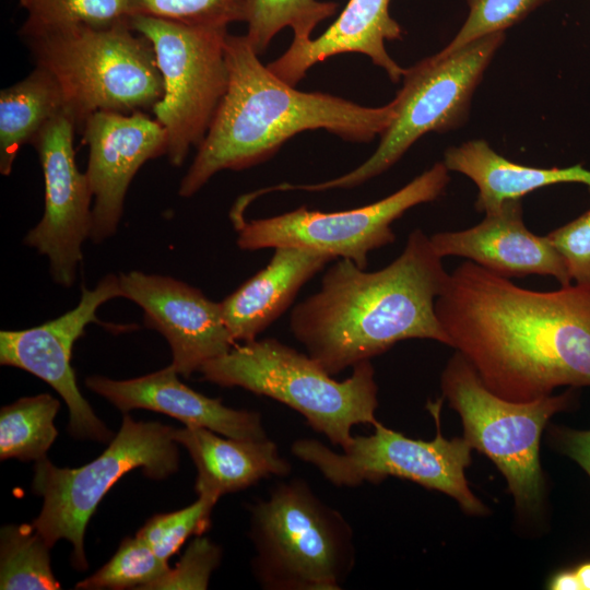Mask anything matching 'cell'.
<instances>
[{
  "mask_svg": "<svg viewBox=\"0 0 590 590\" xmlns=\"http://www.w3.org/2000/svg\"><path fill=\"white\" fill-rule=\"evenodd\" d=\"M551 590H578V582L574 568L563 569L554 574L548 582Z\"/></svg>",
  "mask_w": 590,
  "mask_h": 590,
  "instance_id": "e575fe53",
  "label": "cell"
},
{
  "mask_svg": "<svg viewBox=\"0 0 590 590\" xmlns=\"http://www.w3.org/2000/svg\"><path fill=\"white\" fill-rule=\"evenodd\" d=\"M169 366L152 374L127 380L90 376L85 384L121 412L145 409L169 415L185 424L211 429L237 439L268 438L261 415L255 411L236 410L209 398L182 384Z\"/></svg>",
  "mask_w": 590,
  "mask_h": 590,
  "instance_id": "ac0fdd59",
  "label": "cell"
},
{
  "mask_svg": "<svg viewBox=\"0 0 590 590\" xmlns=\"http://www.w3.org/2000/svg\"><path fill=\"white\" fill-rule=\"evenodd\" d=\"M82 135L88 146L85 174L94 200L90 238L99 244L116 233L128 188L140 167L167 153L168 135L143 110L96 111L83 122Z\"/></svg>",
  "mask_w": 590,
  "mask_h": 590,
  "instance_id": "9a60e30c",
  "label": "cell"
},
{
  "mask_svg": "<svg viewBox=\"0 0 590 590\" xmlns=\"http://www.w3.org/2000/svg\"><path fill=\"white\" fill-rule=\"evenodd\" d=\"M0 589L55 590L49 548L33 524H7L0 534Z\"/></svg>",
  "mask_w": 590,
  "mask_h": 590,
  "instance_id": "484cf974",
  "label": "cell"
},
{
  "mask_svg": "<svg viewBox=\"0 0 590 590\" xmlns=\"http://www.w3.org/2000/svg\"><path fill=\"white\" fill-rule=\"evenodd\" d=\"M449 179L448 168L438 162L392 194L361 208L322 212L299 206L249 222L241 216L232 220L238 233L236 244L247 251L307 248L366 269L370 251L394 241L392 223L413 206L439 198Z\"/></svg>",
  "mask_w": 590,
  "mask_h": 590,
  "instance_id": "7c38bea8",
  "label": "cell"
},
{
  "mask_svg": "<svg viewBox=\"0 0 590 590\" xmlns=\"http://www.w3.org/2000/svg\"><path fill=\"white\" fill-rule=\"evenodd\" d=\"M552 434L559 450L576 461L590 476V430L554 427Z\"/></svg>",
  "mask_w": 590,
  "mask_h": 590,
  "instance_id": "836d02e7",
  "label": "cell"
},
{
  "mask_svg": "<svg viewBox=\"0 0 590 590\" xmlns=\"http://www.w3.org/2000/svg\"><path fill=\"white\" fill-rule=\"evenodd\" d=\"M441 390L461 417L463 438L495 463L516 506L522 511L540 507L544 489L541 435L548 420L567 408L569 393L527 402L504 399L482 382L458 352L441 374Z\"/></svg>",
  "mask_w": 590,
  "mask_h": 590,
  "instance_id": "9c48e42d",
  "label": "cell"
},
{
  "mask_svg": "<svg viewBox=\"0 0 590 590\" xmlns=\"http://www.w3.org/2000/svg\"><path fill=\"white\" fill-rule=\"evenodd\" d=\"M26 12L19 33L31 37L75 26L106 27L130 23V0H17Z\"/></svg>",
  "mask_w": 590,
  "mask_h": 590,
  "instance_id": "d4e9b609",
  "label": "cell"
},
{
  "mask_svg": "<svg viewBox=\"0 0 590 590\" xmlns=\"http://www.w3.org/2000/svg\"><path fill=\"white\" fill-rule=\"evenodd\" d=\"M122 297L139 305L148 327L167 340L172 365L185 378L235 345L220 303L170 276L130 271L118 275Z\"/></svg>",
  "mask_w": 590,
  "mask_h": 590,
  "instance_id": "2e32d148",
  "label": "cell"
},
{
  "mask_svg": "<svg viewBox=\"0 0 590 590\" xmlns=\"http://www.w3.org/2000/svg\"><path fill=\"white\" fill-rule=\"evenodd\" d=\"M66 111L61 90L44 69L0 92V173L8 176L21 148L33 143L43 127Z\"/></svg>",
  "mask_w": 590,
  "mask_h": 590,
  "instance_id": "603a6c76",
  "label": "cell"
},
{
  "mask_svg": "<svg viewBox=\"0 0 590 590\" xmlns=\"http://www.w3.org/2000/svg\"><path fill=\"white\" fill-rule=\"evenodd\" d=\"M191 505L150 518L135 535L142 539L164 562H167L191 535H201L211 523L217 498L198 495Z\"/></svg>",
  "mask_w": 590,
  "mask_h": 590,
  "instance_id": "f546056e",
  "label": "cell"
},
{
  "mask_svg": "<svg viewBox=\"0 0 590 590\" xmlns=\"http://www.w3.org/2000/svg\"><path fill=\"white\" fill-rule=\"evenodd\" d=\"M36 67L59 85L76 127L96 111L151 109L163 83L149 39L130 23L75 26L25 39Z\"/></svg>",
  "mask_w": 590,
  "mask_h": 590,
  "instance_id": "8992f818",
  "label": "cell"
},
{
  "mask_svg": "<svg viewBox=\"0 0 590 590\" xmlns=\"http://www.w3.org/2000/svg\"><path fill=\"white\" fill-rule=\"evenodd\" d=\"M169 569L138 535L126 538L115 555L96 573L76 583V589H149Z\"/></svg>",
  "mask_w": 590,
  "mask_h": 590,
  "instance_id": "83f0119b",
  "label": "cell"
},
{
  "mask_svg": "<svg viewBox=\"0 0 590 590\" xmlns=\"http://www.w3.org/2000/svg\"><path fill=\"white\" fill-rule=\"evenodd\" d=\"M578 590H590V560L581 563L574 568Z\"/></svg>",
  "mask_w": 590,
  "mask_h": 590,
  "instance_id": "d590c367",
  "label": "cell"
},
{
  "mask_svg": "<svg viewBox=\"0 0 590 590\" xmlns=\"http://www.w3.org/2000/svg\"><path fill=\"white\" fill-rule=\"evenodd\" d=\"M338 8L334 1L320 0H252L246 37L260 56L273 37L283 28L293 31V45L311 39L317 25L332 16Z\"/></svg>",
  "mask_w": 590,
  "mask_h": 590,
  "instance_id": "4316f807",
  "label": "cell"
},
{
  "mask_svg": "<svg viewBox=\"0 0 590 590\" xmlns=\"http://www.w3.org/2000/svg\"><path fill=\"white\" fill-rule=\"evenodd\" d=\"M60 402L48 393L24 397L0 412V458L37 461L57 438L54 420Z\"/></svg>",
  "mask_w": 590,
  "mask_h": 590,
  "instance_id": "cb8c5ba5",
  "label": "cell"
},
{
  "mask_svg": "<svg viewBox=\"0 0 590 590\" xmlns=\"http://www.w3.org/2000/svg\"><path fill=\"white\" fill-rule=\"evenodd\" d=\"M505 32L480 37L449 54L437 52L405 70L394 101L396 115L380 135L375 152L355 169L337 178L294 185L283 182L272 191L351 189L393 166L427 132H446L467 120L473 93Z\"/></svg>",
  "mask_w": 590,
  "mask_h": 590,
  "instance_id": "52a82bcc",
  "label": "cell"
},
{
  "mask_svg": "<svg viewBox=\"0 0 590 590\" xmlns=\"http://www.w3.org/2000/svg\"><path fill=\"white\" fill-rule=\"evenodd\" d=\"M130 25L153 47L163 93L151 109L167 131L169 163L181 166L204 139L226 92L227 28L141 15L131 17Z\"/></svg>",
  "mask_w": 590,
  "mask_h": 590,
  "instance_id": "8fae6325",
  "label": "cell"
},
{
  "mask_svg": "<svg viewBox=\"0 0 590 590\" xmlns=\"http://www.w3.org/2000/svg\"><path fill=\"white\" fill-rule=\"evenodd\" d=\"M429 237L414 229L401 255L367 272L337 259L318 292L297 304L290 328L307 354L334 376L409 339L450 345L435 302L449 273Z\"/></svg>",
  "mask_w": 590,
  "mask_h": 590,
  "instance_id": "7a4b0ae2",
  "label": "cell"
},
{
  "mask_svg": "<svg viewBox=\"0 0 590 590\" xmlns=\"http://www.w3.org/2000/svg\"><path fill=\"white\" fill-rule=\"evenodd\" d=\"M575 284L590 285V209L546 235Z\"/></svg>",
  "mask_w": 590,
  "mask_h": 590,
  "instance_id": "d6a6232c",
  "label": "cell"
},
{
  "mask_svg": "<svg viewBox=\"0 0 590 590\" xmlns=\"http://www.w3.org/2000/svg\"><path fill=\"white\" fill-rule=\"evenodd\" d=\"M435 311L449 346L504 399L590 386V285L528 290L468 260L449 273Z\"/></svg>",
  "mask_w": 590,
  "mask_h": 590,
  "instance_id": "6da1fadb",
  "label": "cell"
},
{
  "mask_svg": "<svg viewBox=\"0 0 590 590\" xmlns=\"http://www.w3.org/2000/svg\"><path fill=\"white\" fill-rule=\"evenodd\" d=\"M391 0H350L339 17L320 36L287 50L267 67L281 80L296 85L307 71L335 55L357 52L385 70L393 83L402 80L405 68L388 54L386 42L400 40L403 28L390 15Z\"/></svg>",
  "mask_w": 590,
  "mask_h": 590,
  "instance_id": "d6986e66",
  "label": "cell"
},
{
  "mask_svg": "<svg viewBox=\"0 0 590 590\" xmlns=\"http://www.w3.org/2000/svg\"><path fill=\"white\" fill-rule=\"evenodd\" d=\"M222 550L205 536L197 535L176 567L158 578L149 589H198L208 588L213 570L219 566Z\"/></svg>",
  "mask_w": 590,
  "mask_h": 590,
  "instance_id": "1f68e13d",
  "label": "cell"
},
{
  "mask_svg": "<svg viewBox=\"0 0 590 590\" xmlns=\"http://www.w3.org/2000/svg\"><path fill=\"white\" fill-rule=\"evenodd\" d=\"M200 373L209 382L240 387L290 406L340 448L353 437L354 425L378 422V387L370 361L356 364L350 377L338 381L308 354L268 338L234 345L206 362Z\"/></svg>",
  "mask_w": 590,
  "mask_h": 590,
  "instance_id": "277c9868",
  "label": "cell"
},
{
  "mask_svg": "<svg viewBox=\"0 0 590 590\" xmlns=\"http://www.w3.org/2000/svg\"><path fill=\"white\" fill-rule=\"evenodd\" d=\"M178 467L173 427L158 422H135L125 415L118 434L92 462L68 469L56 467L47 457L36 461L32 489L44 503L32 524L50 547L61 539L68 540L73 547V567L84 570L85 528L109 488L137 468L150 479L163 480L177 472Z\"/></svg>",
  "mask_w": 590,
  "mask_h": 590,
  "instance_id": "ba28073f",
  "label": "cell"
},
{
  "mask_svg": "<svg viewBox=\"0 0 590 590\" xmlns=\"http://www.w3.org/2000/svg\"><path fill=\"white\" fill-rule=\"evenodd\" d=\"M249 511L251 569L262 589H342L356 562L353 529L305 480L278 483Z\"/></svg>",
  "mask_w": 590,
  "mask_h": 590,
  "instance_id": "5b68a950",
  "label": "cell"
},
{
  "mask_svg": "<svg viewBox=\"0 0 590 590\" xmlns=\"http://www.w3.org/2000/svg\"><path fill=\"white\" fill-rule=\"evenodd\" d=\"M332 260L328 253L307 248H274L270 262L220 303L235 342L256 340L288 308L302 286Z\"/></svg>",
  "mask_w": 590,
  "mask_h": 590,
  "instance_id": "ffe728a7",
  "label": "cell"
},
{
  "mask_svg": "<svg viewBox=\"0 0 590 590\" xmlns=\"http://www.w3.org/2000/svg\"><path fill=\"white\" fill-rule=\"evenodd\" d=\"M76 125L69 114L49 120L33 141L44 175L45 210L24 238L49 260L56 283L70 287L76 280L82 245L92 231L93 193L80 172L73 146Z\"/></svg>",
  "mask_w": 590,
  "mask_h": 590,
  "instance_id": "4fadbf2b",
  "label": "cell"
},
{
  "mask_svg": "<svg viewBox=\"0 0 590 590\" xmlns=\"http://www.w3.org/2000/svg\"><path fill=\"white\" fill-rule=\"evenodd\" d=\"M224 437L198 426L174 429L175 441L185 447L196 465L194 489L198 495L219 499L262 479L290 473V462L269 438L248 440Z\"/></svg>",
  "mask_w": 590,
  "mask_h": 590,
  "instance_id": "44dd1931",
  "label": "cell"
},
{
  "mask_svg": "<svg viewBox=\"0 0 590 590\" xmlns=\"http://www.w3.org/2000/svg\"><path fill=\"white\" fill-rule=\"evenodd\" d=\"M440 406V401L427 405L437 427L429 441L408 437L377 422L371 435L353 436L341 452L310 438L297 439L291 450L335 486L355 487L396 476L449 495L470 515H484L487 509L470 489L464 474L472 447L464 438L447 439L441 435Z\"/></svg>",
  "mask_w": 590,
  "mask_h": 590,
  "instance_id": "30bf717a",
  "label": "cell"
},
{
  "mask_svg": "<svg viewBox=\"0 0 590 590\" xmlns=\"http://www.w3.org/2000/svg\"><path fill=\"white\" fill-rule=\"evenodd\" d=\"M226 92L197 148L178 194L189 198L221 170H243L273 156L291 138L323 129L365 143L381 135L396 115L394 101L361 106L339 96L303 92L264 66L246 35H227Z\"/></svg>",
  "mask_w": 590,
  "mask_h": 590,
  "instance_id": "3957f363",
  "label": "cell"
},
{
  "mask_svg": "<svg viewBox=\"0 0 590 590\" xmlns=\"http://www.w3.org/2000/svg\"><path fill=\"white\" fill-rule=\"evenodd\" d=\"M122 297L118 275L104 276L94 288L82 286L78 305L40 326L0 332V363L26 370L50 385L68 405L69 432L75 438L107 442L113 433L81 394L71 367L75 341L97 322L96 311L107 300Z\"/></svg>",
  "mask_w": 590,
  "mask_h": 590,
  "instance_id": "5bb4252c",
  "label": "cell"
},
{
  "mask_svg": "<svg viewBox=\"0 0 590 590\" xmlns=\"http://www.w3.org/2000/svg\"><path fill=\"white\" fill-rule=\"evenodd\" d=\"M252 0H130L133 16H150L192 26L227 28L247 23Z\"/></svg>",
  "mask_w": 590,
  "mask_h": 590,
  "instance_id": "f1b7e54d",
  "label": "cell"
},
{
  "mask_svg": "<svg viewBox=\"0 0 590 590\" xmlns=\"http://www.w3.org/2000/svg\"><path fill=\"white\" fill-rule=\"evenodd\" d=\"M448 170L469 177L477 187L475 209L497 210L509 200L556 184H582L590 191V169L582 164L569 167L539 168L511 162L495 152L484 140H471L450 146L444 154Z\"/></svg>",
  "mask_w": 590,
  "mask_h": 590,
  "instance_id": "7402d4cb",
  "label": "cell"
},
{
  "mask_svg": "<svg viewBox=\"0 0 590 590\" xmlns=\"http://www.w3.org/2000/svg\"><path fill=\"white\" fill-rule=\"evenodd\" d=\"M440 257L459 256L506 278L529 274L553 276L560 286L571 284L565 261L546 236L530 232L521 200H509L485 213L475 226L429 236Z\"/></svg>",
  "mask_w": 590,
  "mask_h": 590,
  "instance_id": "e0dca14e",
  "label": "cell"
},
{
  "mask_svg": "<svg viewBox=\"0 0 590 590\" xmlns=\"http://www.w3.org/2000/svg\"><path fill=\"white\" fill-rule=\"evenodd\" d=\"M548 0H467L468 15L453 38L438 52L449 54L489 34L505 32Z\"/></svg>",
  "mask_w": 590,
  "mask_h": 590,
  "instance_id": "4dcf8cb0",
  "label": "cell"
}]
</instances>
